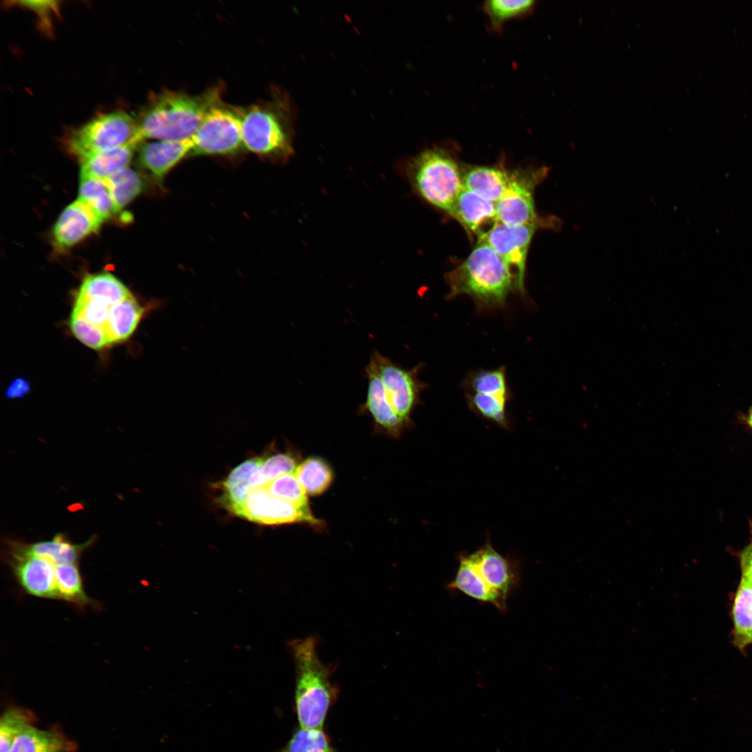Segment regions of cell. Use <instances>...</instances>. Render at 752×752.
<instances>
[{
  "label": "cell",
  "instance_id": "1",
  "mask_svg": "<svg viewBox=\"0 0 752 752\" xmlns=\"http://www.w3.org/2000/svg\"><path fill=\"white\" fill-rule=\"evenodd\" d=\"M444 278L448 287L447 300L467 295L479 311L504 307L509 295L517 291L513 272L483 240H479L467 258L446 273Z\"/></svg>",
  "mask_w": 752,
  "mask_h": 752
},
{
  "label": "cell",
  "instance_id": "2",
  "mask_svg": "<svg viewBox=\"0 0 752 752\" xmlns=\"http://www.w3.org/2000/svg\"><path fill=\"white\" fill-rule=\"evenodd\" d=\"M212 87L199 95L164 90L151 97L136 119L138 136L143 139H191L210 107L221 99Z\"/></svg>",
  "mask_w": 752,
  "mask_h": 752
},
{
  "label": "cell",
  "instance_id": "3",
  "mask_svg": "<svg viewBox=\"0 0 752 752\" xmlns=\"http://www.w3.org/2000/svg\"><path fill=\"white\" fill-rule=\"evenodd\" d=\"M314 636L290 643L295 664V707L301 728L322 729L328 709L336 694L330 677L334 667L323 663Z\"/></svg>",
  "mask_w": 752,
  "mask_h": 752
},
{
  "label": "cell",
  "instance_id": "4",
  "mask_svg": "<svg viewBox=\"0 0 752 752\" xmlns=\"http://www.w3.org/2000/svg\"><path fill=\"white\" fill-rule=\"evenodd\" d=\"M240 112L244 150L270 158L290 156L292 125L289 103L284 96L240 107Z\"/></svg>",
  "mask_w": 752,
  "mask_h": 752
},
{
  "label": "cell",
  "instance_id": "5",
  "mask_svg": "<svg viewBox=\"0 0 752 752\" xmlns=\"http://www.w3.org/2000/svg\"><path fill=\"white\" fill-rule=\"evenodd\" d=\"M409 174L415 189L425 201L451 214L463 188V174L447 150L441 148L424 150L412 161Z\"/></svg>",
  "mask_w": 752,
  "mask_h": 752
},
{
  "label": "cell",
  "instance_id": "6",
  "mask_svg": "<svg viewBox=\"0 0 752 752\" xmlns=\"http://www.w3.org/2000/svg\"><path fill=\"white\" fill-rule=\"evenodd\" d=\"M140 142L136 119L123 111H117L100 114L72 130L68 136L66 146L80 159Z\"/></svg>",
  "mask_w": 752,
  "mask_h": 752
},
{
  "label": "cell",
  "instance_id": "7",
  "mask_svg": "<svg viewBox=\"0 0 752 752\" xmlns=\"http://www.w3.org/2000/svg\"><path fill=\"white\" fill-rule=\"evenodd\" d=\"M191 141L190 156L233 155L244 150L240 107L217 100L207 111Z\"/></svg>",
  "mask_w": 752,
  "mask_h": 752
},
{
  "label": "cell",
  "instance_id": "8",
  "mask_svg": "<svg viewBox=\"0 0 752 752\" xmlns=\"http://www.w3.org/2000/svg\"><path fill=\"white\" fill-rule=\"evenodd\" d=\"M370 359L375 366L387 397L400 421L405 429L412 427V414L421 402V392L428 386L418 377L422 364L407 369L375 350Z\"/></svg>",
  "mask_w": 752,
  "mask_h": 752
},
{
  "label": "cell",
  "instance_id": "9",
  "mask_svg": "<svg viewBox=\"0 0 752 752\" xmlns=\"http://www.w3.org/2000/svg\"><path fill=\"white\" fill-rule=\"evenodd\" d=\"M542 224L540 220L522 225L496 222L479 240L486 242L513 272L517 291L524 296L526 258L533 236Z\"/></svg>",
  "mask_w": 752,
  "mask_h": 752
},
{
  "label": "cell",
  "instance_id": "10",
  "mask_svg": "<svg viewBox=\"0 0 752 752\" xmlns=\"http://www.w3.org/2000/svg\"><path fill=\"white\" fill-rule=\"evenodd\" d=\"M250 522L264 525L306 524L322 530L324 522L291 503L272 495L266 487L254 489L244 503L232 512Z\"/></svg>",
  "mask_w": 752,
  "mask_h": 752
},
{
  "label": "cell",
  "instance_id": "11",
  "mask_svg": "<svg viewBox=\"0 0 752 752\" xmlns=\"http://www.w3.org/2000/svg\"><path fill=\"white\" fill-rule=\"evenodd\" d=\"M545 171L510 172L509 185L495 204L498 222L515 226L538 221L535 212L534 191Z\"/></svg>",
  "mask_w": 752,
  "mask_h": 752
},
{
  "label": "cell",
  "instance_id": "12",
  "mask_svg": "<svg viewBox=\"0 0 752 752\" xmlns=\"http://www.w3.org/2000/svg\"><path fill=\"white\" fill-rule=\"evenodd\" d=\"M5 558L22 589L30 595L58 599L56 564L49 560L6 549Z\"/></svg>",
  "mask_w": 752,
  "mask_h": 752
},
{
  "label": "cell",
  "instance_id": "13",
  "mask_svg": "<svg viewBox=\"0 0 752 752\" xmlns=\"http://www.w3.org/2000/svg\"><path fill=\"white\" fill-rule=\"evenodd\" d=\"M364 375L368 380V389L366 400L360 406L359 412L370 415L375 430L393 438L400 437L405 428L393 409L370 359L365 367Z\"/></svg>",
  "mask_w": 752,
  "mask_h": 752
},
{
  "label": "cell",
  "instance_id": "14",
  "mask_svg": "<svg viewBox=\"0 0 752 752\" xmlns=\"http://www.w3.org/2000/svg\"><path fill=\"white\" fill-rule=\"evenodd\" d=\"M102 221L79 199L68 205L61 213L53 228L56 248L63 251L92 233H96Z\"/></svg>",
  "mask_w": 752,
  "mask_h": 752
},
{
  "label": "cell",
  "instance_id": "15",
  "mask_svg": "<svg viewBox=\"0 0 752 752\" xmlns=\"http://www.w3.org/2000/svg\"><path fill=\"white\" fill-rule=\"evenodd\" d=\"M193 148L191 139L152 140L139 145V166L158 181L184 157L190 155Z\"/></svg>",
  "mask_w": 752,
  "mask_h": 752
},
{
  "label": "cell",
  "instance_id": "16",
  "mask_svg": "<svg viewBox=\"0 0 752 752\" xmlns=\"http://www.w3.org/2000/svg\"><path fill=\"white\" fill-rule=\"evenodd\" d=\"M467 556L484 582L507 601L517 580L512 563L496 551L489 541Z\"/></svg>",
  "mask_w": 752,
  "mask_h": 752
},
{
  "label": "cell",
  "instance_id": "17",
  "mask_svg": "<svg viewBox=\"0 0 752 752\" xmlns=\"http://www.w3.org/2000/svg\"><path fill=\"white\" fill-rule=\"evenodd\" d=\"M94 539L75 545L68 540L63 533H57L51 540L34 543L9 540L6 549L24 554L35 555L45 558L54 564L78 563L82 552L90 547Z\"/></svg>",
  "mask_w": 752,
  "mask_h": 752
},
{
  "label": "cell",
  "instance_id": "18",
  "mask_svg": "<svg viewBox=\"0 0 752 752\" xmlns=\"http://www.w3.org/2000/svg\"><path fill=\"white\" fill-rule=\"evenodd\" d=\"M469 232L482 237L483 228L496 223V205L463 186L450 214Z\"/></svg>",
  "mask_w": 752,
  "mask_h": 752
},
{
  "label": "cell",
  "instance_id": "19",
  "mask_svg": "<svg viewBox=\"0 0 752 752\" xmlns=\"http://www.w3.org/2000/svg\"><path fill=\"white\" fill-rule=\"evenodd\" d=\"M157 304L141 305L130 295L110 307L105 331L110 345L129 338L145 315Z\"/></svg>",
  "mask_w": 752,
  "mask_h": 752
},
{
  "label": "cell",
  "instance_id": "20",
  "mask_svg": "<svg viewBox=\"0 0 752 752\" xmlns=\"http://www.w3.org/2000/svg\"><path fill=\"white\" fill-rule=\"evenodd\" d=\"M77 749V743L57 727L45 730L32 726L15 739L9 752H75Z\"/></svg>",
  "mask_w": 752,
  "mask_h": 752
},
{
  "label": "cell",
  "instance_id": "21",
  "mask_svg": "<svg viewBox=\"0 0 752 752\" xmlns=\"http://www.w3.org/2000/svg\"><path fill=\"white\" fill-rule=\"evenodd\" d=\"M510 180V172L501 166H478L463 173V186L496 203L505 194Z\"/></svg>",
  "mask_w": 752,
  "mask_h": 752
},
{
  "label": "cell",
  "instance_id": "22",
  "mask_svg": "<svg viewBox=\"0 0 752 752\" xmlns=\"http://www.w3.org/2000/svg\"><path fill=\"white\" fill-rule=\"evenodd\" d=\"M139 144H130L80 159V176L107 180L127 167Z\"/></svg>",
  "mask_w": 752,
  "mask_h": 752
},
{
  "label": "cell",
  "instance_id": "23",
  "mask_svg": "<svg viewBox=\"0 0 752 752\" xmlns=\"http://www.w3.org/2000/svg\"><path fill=\"white\" fill-rule=\"evenodd\" d=\"M448 587L480 602L491 604L501 611L506 609L507 601L479 577L467 555L460 556L457 573Z\"/></svg>",
  "mask_w": 752,
  "mask_h": 752
},
{
  "label": "cell",
  "instance_id": "24",
  "mask_svg": "<svg viewBox=\"0 0 752 752\" xmlns=\"http://www.w3.org/2000/svg\"><path fill=\"white\" fill-rule=\"evenodd\" d=\"M260 460L261 457H253L242 462L223 482L221 502L230 512L244 503L254 490L250 485L249 478Z\"/></svg>",
  "mask_w": 752,
  "mask_h": 752
},
{
  "label": "cell",
  "instance_id": "25",
  "mask_svg": "<svg viewBox=\"0 0 752 752\" xmlns=\"http://www.w3.org/2000/svg\"><path fill=\"white\" fill-rule=\"evenodd\" d=\"M77 295L103 301L111 306L132 294L113 274L102 272L87 275Z\"/></svg>",
  "mask_w": 752,
  "mask_h": 752
},
{
  "label": "cell",
  "instance_id": "26",
  "mask_svg": "<svg viewBox=\"0 0 752 752\" xmlns=\"http://www.w3.org/2000/svg\"><path fill=\"white\" fill-rule=\"evenodd\" d=\"M734 641L740 649L752 643V581L742 577L733 608Z\"/></svg>",
  "mask_w": 752,
  "mask_h": 752
},
{
  "label": "cell",
  "instance_id": "27",
  "mask_svg": "<svg viewBox=\"0 0 752 752\" xmlns=\"http://www.w3.org/2000/svg\"><path fill=\"white\" fill-rule=\"evenodd\" d=\"M78 199L86 205L102 222L118 213L106 180L80 176Z\"/></svg>",
  "mask_w": 752,
  "mask_h": 752
},
{
  "label": "cell",
  "instance_id": "28",
  "mask_svg": "<svg viewBox=\"0 0 752 752\" xmlns=\"http://www.w3.org/2000/svg\"><path fill=\"white\" fill-rule=\"evenodd\" d=\"M294 475L307 494L318 496L331 485L334 473L329 464L321 457H310L299 464Z\"/></svg>",
  "mask_w": 752,
  "mask_h": 752
},
{
  "label": "cell",
  "instance_id": "29",
  "mask_svg": "<svg viewBox=\"0 0 752 752\" xmlns=\"http://www.w3.org/2000/svg\"><path fill=\"white\" fill-rule=\"evenodd\" d=\"M56 581L59 600L78 607L94 604V600L88 596L84 590L78 563L57 564Z\"/></svg>",
  "mask_w": 752,
  "mask_h": 752
},
{
  "label": "cell",
  "instance_id": "30",
  "mask_svg": "<svg viewBox=\"0 0 752 752\" xmlns=\"http://www.w3.org/2000/svg\"><path fill=\"white\" fill-rule=\"evenodd\" d=\"M465 392H475L503 396L511 399L512 393L507 382L504 366L469 373L462 382Z\"/></svg>",
  "mask_w": 752,
  "mask_h": 752
},
{
  "label": "cell",
  "instance_id": "31",
  "mask_svg": "<svg viewBox=\"0 0 752 752\" xmlns=\"http://www.w3.org/2000/svg\"><path fill=\"white\" fill-rule=\"evenodd\" d=\"M297 457L290 453H279L262 457L250 476L249 483L253 489L266 487L278 477L295 471Z\"/></svg>",
  "mask_w": 752,
  "mask_h": 752
},
{
  "label": "cell",
  "instance_id": "32",
  "mask_svg": "<svg viewBox=\"0 0 752 752\" xmlns=\"http://www.w3.org/2000/svg\"><path fill=\"white\" fill-rule=\"evenodd\" d=\"M469 407L481 418L491 421L504 429H508L507 404L510 398L475 392H465Z\"/></svg>",
  "mask_w": 752,
  "mask_h": 752
},
{
  "label": "cell",
  "instance_id": "33",
  "mask_svg": "<svg viewBox=\"0 0 752 752\" xmlns=\"http://www.w3.org/2000/svg\"><path fill=\"white\" fill-rule=\"evenodd\" d=\"M105 180L118 212L139 196L145 187V182L140 174L130 167Z\"/></svg>",
  "mask_w": 752,
  "mask_h": 752
},
{
  "label": "cell",
  "instance_id": "34",
  "mask_svg": "<svg viewBox=\"0 0 752 752\" xmlns=\"http://www.w3.org/2000/svg\"><path fill=\"white\" fill-rule=\"evenodd\" d=\"M37 717L30 710L11 707L0 719V752H9L15 739L26 728L35 726Z\"/></svg>",
  "mask_w": 752,
  "mask_h": 752
},
{
  "label": "cell",
  "instance_id": "35",
  "mask_svg": "<svg viewBox=\"0 0 752 752\" xmlns=\"http://www.w3.org/2000/svg\"><path fill=\"white\" fill-rule=\"evenodd\" d=\"M535 3L533 0H492L485 1L483 8L491 28L499 30L507 20L528 15L534 10Z\"/></svg>",
  "mask_w": 752,
  "mask_h": 752
},
{
  "label": "cell",
  "instance_id": "36",
  "mask_svg": "<svg viewBox=\"0 0 752 752\" xmlns=\"http://www.w3.org/2000/svg\"><path fill=\"white\" fill-rule=\"evenodd\" d=\"M266 488L272 495L291 503L306 513H313L307 494L293 472L278 477L269 483Z\"/></svg>",
  "mask_w": 752,
  "mask_h": 752
},
{
  "label": "cell",
  "instance_id": "37",
  "mask_svg": "<svg viewBox=\"0 0 752 752\" xmlns=\"http://www.w3.org/2000/svg\"><path fill=\"white\" fill-rule=\"evenodd\" d=\"M279 752H334L322 729L300 728Z\"/></svg>",
  "mask_w": 752,
  "mask_h": 752
},
{
  "label": "cell",
  "instance_id": "38",
  "mask_svg": "<svg viewBox=\"0 0 752 752\" xmlns=\"http://www.w3.org/2000/svg\"><path fill=\"white\" fill-rule=\"evenodd\" d=\"M69 326L76 338L93 350H99L110 345L104 328L88 322L79 315L71 314Z\"/></svg>",
  "mask_w": 752,
  "mask_h": 752
},
{
  "label": "cell",
  "instance_id": "39",
  "mask_svg": "<svg viewBox=\"0 0 752 752\" xmlns=\"http://www.w3.org/2000/svg\"><path fill=\"white\" fill-rule=\"evenodd\" d=\"M110 307L103 301L77 294L71 314L79 315L88 322L104 329Z\"/></svg>",
  "mask_w": 752,
  "mask_h": 752
},
{
  "label": "cell",
  "instance_id": "40",
  "mask_svg": "<svg viewBox=\"0 0 752 752\" xmlns=\"http://www.w3.org/2000/svg\"><path fill=\"white\" fill-rule=\"evenodd\" d=\"M58 1H19L15 3L35 12L45 29H50L51 17L58 12Z\"/></svg>",
  "mask_w": 752,
  "mask_h": 752
},
{
  "label": "cell",
  "instance_id": "41",
  "mask_svg": "<svg viewBox=\"0 0 752 752\" xmlns=\"http://www.w3.org/2000/svg\"><path fill=\"white\" fill-rule=\"evenodd\" d=\"M749 543L739 552V561L743 578L752 581V523Z\"/></svg>",
  "mask_w": 752,
  "mask_h": 752
},
{
  "label": "cell",
  "instance_id": "42",
  "mask_svg": "<svg viewBox=\"0 0 752 752\" xmlns=\"http://www.w3.org/2000/svg\"><path fill=\"white\" fill-rule=\"evenodd\" d=\"M31 390L29 381L24 377L15 379L7 387L6 397L8 399L20 398L26 395Z\"/></svg>",
  "mask_w": 752,
  "mask_h": 752
},
{
  "label": "cell",
  "instance_id": "43",
  "mask_svg": "<svg viewBox=\"0 0 752 752\" xmlns=\"http://www.w3.org/2000/svg\"><path fill=\"white\" fill-rule=\"evenodd\" d=\"M738 419L741 423L752 431V405L748 409L746 413L739 414Z\"/></svg>",
  "mask_w": 752,
  "mask_h": 752
}]
</instances>
